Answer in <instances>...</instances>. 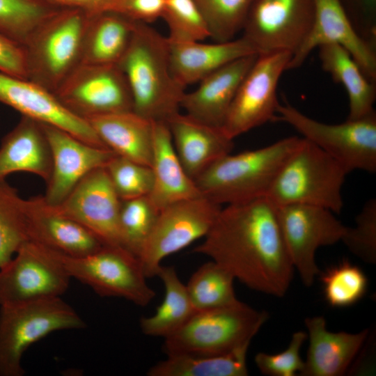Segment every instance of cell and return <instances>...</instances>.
I'll return each mask as SVG.
<instances>
[{"label":"cell","instance_id":"obj_1","mask_svg":"<svg viewBox=\"0 0 376 376\" xmlns=\"http://www.w3.org/2000/svg\"><path fill=\"white\" fill-rule=\"evenodd\" d=\"M192 253L210 257L248 288L283 297L293 277L277 217L267 196L222 207Z\"/></svg>","mask_w":376,"mask_h":376},{"label":"cell","instance_id":"obj_2","mask_svg":"<svg viewBox=\"0 0 376 376\" xmlns=\"http://www.w3.org/2000/svg\"><path fill=\"white\" fill-rule=\"evenodd\" d=\"M117 65L127 81L135 113L166 123L180 112L185 88L172 73L166 37L148 24L137 22Z\"/></svg>","mask_w":376,"mask_h":376},{"label":"cell","instance_id":"obj_3","mask_svg":"<svg viewBox=\"0 0 376 376\" xmlns=\"http://www.w3.org/2000/svg\"><path fill=\"white\" fill-rule=\"evenodd\" d=\"M301 139L289 136L260 148L227 154L194 182L203 196L221 206L265 197Z\"/></svg>","mask_w":376,"mask_h":376},{"label":"cell","instance_id":"obj_4","mask_svg":"<svg viewBox=\"0 0 376 376\" xmlns=\"http://www.w3.org/2000/svg\"><path fill=\"white\" fill-rule=\"evenodd\" d=\"M348 173L337 160L301 137L281 166L266 196L276 206L307 204L339 214Z\"/></svg>","mask_w":376,"mask_h":376},{"label":"cell","instance_id":"obj_5","mask_svg":"<svg viewBox=\"0 0 376 376\" xmlns=\"http://www.w3.org/2000/svg\"><path fill=\"white\" fill-rule=\"evenodd\" d=\"M89 15L65 8L42 22L24 43L28 79L54 93L81 63Z\"/></svg>","mask_w":376,"mask_h":376},{"label":"cell","instance_id":"obj_6","mask_svg":"<svg viewBox=\"0 0 376 376\" xmlns=\"http://www.w3.org/2000/svg\"><path fill=\"white\" fill-rule=\"evenodd\" d=\"M268 318L240 301L228 306L196 311L179 329L164 338L167 356L221 355L246 345Z\"/></svg>","mask_w":376,"mask_h":376},{"label":"cell","instance_id":"obj_7","mask_svg":"<svg viewBox=\"0 0 376 376\" xmlns=\"http://www.w3.org/2000/svg\"><path fill=\"white\" fill-rule=\"evenodd\" d=\"M85 327L61 297L0 306V376L23 375L24 353L52 332Z\"/></svg>","mask_w":376,"mask_h":376},{"label":"cell","instance_id":"obj_8","mask_svg":"<svg viewBox=\"0 0 376 376\" xmlns=\"http://www.w3.org/2000/svg\"><path fill=\"white\" fill-rule=\"evenodd\" d=\"M275 119L282 120L331 156L347 171H376V113L327 124L305 115L285 102L279 104Z\"/></svg>","mask_w":376,"mask_h":376},{"label":"cell","instance_id":"obj_9","mask_svg":"<svg viewBox=\"0 0 376 376\" xmlns=\"http://www.w3.org/2000/svg\"><path fill=\"white\" fill-rule=\"evenodd\" d=\"M56 253L71 278L88 285L100 296L122 297L143 307L156 295L146 282L139 258L124 248L104 246L83 257Z\"/></svg>","mask_w":376,"mask_h":376},{"label":"cell","instance_id":"obj_10","mask_svg":"<svg viewBox=\"0 0 376 376\" xmlns=\"http://www.w3.org/2000/svg\"><path fill=\"white\" fill-rule=\"evenodd\" d=\"M221 208V205L199 196L160 210L139 257L146 276H157L166 257L205 237Z\"/></svg>","mask_w":376,"mask_h":376},{"label":"cell","instance_id":"obj_11","mask_svg":"<svg viewBox=\"0 0 376 376\" xmlns=\"http://www.w3.org/2000/svg\"><path fill=\"white\" fill-rule=\"evenodd\" d=\"M70 279L56 251L29 240L0 268V306L60 297Z\"/></svg>","mask_w":376,"mask_h":376},{"label":"cell","instance_id":"obj_12","mask_svg":"<svg viewBox=\"0 0 376 376\" xmlns=\"http://www.w3.org/2000/svg\"><path fill=\"white\" fill-rule=\"evenodd\" d=\"M277 217L290 261L306 286L320 273L315 256L321 246L342 240L347 226L323 207L307 204L276 206Z\"/></svg>","mask_w":376,"mask_h":376},{"label":"cell","instance_id":"obj_13","mask_svg":"<svg viewBox=\"0 0 376 376\" xmlns=\"http://www.w3.org/2000/svg\"><path fill=\"white\" fill-rule=\"evenodd\" d=\"M313 0H253L242 31L258 55L287 52L292 55L313 22Z\"/></svg>","mask_w":376,"mask_h":376},{"label":"cell","instance_id":"obj_14","mask_svg":"<svg viewBox=\"0 0 376 376\" xmlns=\"http://www.w3.org/2000/svg\"><path fill=\"white\" fill-rule=\"evenodd\" d=\"M292 54L287 52L258 55L242 81L222 126L234 139L276 118L280 77Z\"/></svg>","mask_w":376,"mask_h":376},{"label":"cell","instance_id":"obj_15","mask_svg":"<svg viewBox=\"0 0 376 376\" xmlns=\"http://www.w3.org/2000/svg\"><path fill=\"white\" fill-rule=\"evenodd\" d=\"M54 93L65 108L84 119L133 110L127 81L117 64L81 63Z\"/></svg>","mask_w":376,"mask_h":376},{"label":"cell","instance_id":"obj_16","mask_svg":"<svg viewBox=\"0 0 376 376\" xmlns=\"http://www.w3.org/2000/svg\"><path fill=\"white\" fill-rule=\"evenodd\" d=\"M120 205L121 200L102 167L85 175L60 204L50 206L84 226L104 246L124 248L119 226Z\"/></svg>","mask_w":376,"mask_h":376},{"label":"cell","instance_id":"obj_17","mask_svg":"<svg viewBox=\"0 0 376 376\" xmlns=\"http://www.w3.org/2000/svg\"><path fill=\"white\" fill-rule=\"evenodd\" d=\"M314 17L306 39L292 55L288 70L300 67L311 51L320 46L336 44L345 49L364 75L376 81L375 44L355 29L341 0H313Z\"/></svg>","mask_w":376,"mask_h":376},{"label":"cell","instance_id":"obj_18","mask_svg":"<svg viewBox=\"0 0 376 376\" xmlns=\"http://www.w3.org/2000/svg\"><path fill=\"white\" fill-rule=\"evenodd\" d=\"M42 124L53 162L45 194L42 196L46 203L56 206L85 175L105 167L116 154L108 148L88 144L61 128Z\"/></svg>","mask_w":376,"mask_h":376},{"label":"cell","instance_id":"obj_19","mask_svg":"<svg viewBox=\"0 0 376 376\" xmlns=\"http://www.w3.org/2000/svg\"><path fill=\"white\" fill-rule=\"evenodd\" d=\"M0 102L22 116L61 128L88 144L107 148L85 119L65 108L53 92L29 79L0 72Z\"/></svg>","mask_w":376,"mask_h":376},{"label":"cell","instance_id":"obj_20","mask_svg":"<svg viewBox=\"0 0 376 376\" xmlns=\"http://www.w3.org/2000/svg\"><path fill=\"white\" fill-rule=\"evenodd\" d=\"M166 124L178 159L194 180L230 153L234 147V139L222 127L207 124L186 113H176Z\"/></svg>","mask_w":376,"mask_h":376},{"label":"cell","instance_id":"obj_21","mask_svg":"<svg viewBox=\"0 0 376 376\" xmlns=\"http://www.w3.org/2000/svg\"><path fill=\"white\" fill-rule=\"evenodd\" d=\"M258 54L237 59L202 79L185 92L181 102L185 113L207 124L222 127L237 91Z\"/></svg>","mask_w":376,"mask_h":376},{"label":"cell","instance_id":"obj_22","mask_svg":"<svg viewBox=\"0 0 376 376\" xmlns=\"http://www.w3.org/2000/svg\"><path fill=\"white\" fill-rule=\"evenodd\" d=\"M30 240L70 257L93 253L104 245L84 226L56 212L42 196L28 199Z\"/></svg>","mask_w":376,"mask_h":376},{"label":"cell","instance_id":"obj_23","mask_svg":"<svg viewBox=\"0 0 376 376\" xmlns=\"http://www.w3.org/2000/svg\"><path fill=\"white\" fill-rule=\"evenodd\" d=\"M309 346L304 376H340L349 368L369 334L366 329L358 333L331 332L322 316L306 318Z\"/></svg>","mask_w":376,"mask_h":376},{"label":"cell","instance_id":"obj_24","mask_svg":"<svg viewBox=\"0 0 376 376\" xmlns=\"http://www.w3.org/2000/svg\"><path fill=\"white\" fill-rule=\"evenodd\" d=\"M168 40V39H167ZM169 42L172 73L185 88L199 82L216 70L240 58L257 54L242 36L226 42Z\"/></svg>","mask_w":376,"mask_h":376},{"label":"cell","instance_id":"obj_25","mask_svg":"<svg viewBox=\"0 0 376 376\" xmlns=\"http://www.w3.org/2000/svg\"><path fill=\"white\" fill-rule=\"evenodd\" d=\"M52 154L43 124L22 116L0 145V179L15 172L38 175L46 183L52 171Z\"/></svg>","mask_w":376,"mask_h":376},{"label":"cell","instance_id":"obj_26","mask_svg":"<svg viewBox=\"0 0 376 376\" xmlns=\"http://www.w3.org/2000/svg\"><path fill=\"white\" fill-rule=\"evenodd\" d=\"M106 147L117 155L151 167L154 122L133 110L85 119Z\"/></svg>","mask_w":376,"mask_h":376},{"label":"cell","instance_id":"obj_27","mask_svg":"<svg viewBox=\"0 0 376 376\" xmlns=\"http://www.w3.org/2000/svg\"><path fill=\"white\" fill-rule=\"evenodd\" d=\"M151 169L153 185L148 197L159 211L172 203L202 196L178 159L166 123L154 122Z\"/></svg>","mask_w":376,"mask_h":376},{"label":"cell","instance_id":"obj_28","mask_svg":"<svg viewBox=\"0 0 376 376\" xmlns=\"http://www.w3.org/2000/svg\"><path fill=\"white\" fill-rule=\"evenodd\" d=\"M136 23L116 11L89 15L81 63L118 64L131 42Z\"/></svg>","mask_w":376,"mask_h":376},{"label":"cell","instance_id":"obj_29","mask_svg":"<svg viewBox=\"0 0 376 376\" xmlns=\"http://www.w3.org/2000/svg\"><path fill=\"white\" fill-rule=\"evenodd\" d=\"M318 49L322 69L347 93V119L361 118L375 112V82L364 75L350 53L336 44L324 45Z\"/></svg>","mask_w":376,"mask_h":376},{"label":"cell","instance_id":"obj_30","mask_svg":"<svg viewBox=\"0 0 376 376\" xmlns=\"http://www.w3.org/2000/svg\"><path fill=\"white\" fill-rule=\"evenodd\" d=\"M157 276L164 284V297L154 315L141 318L140 327L145 335L165 338L184 325L196 311L174 267L162 265Z\"/></svg>","mask_w":376,"mask_h":376},{"label":"cell","instance_id":"obj_31","mask_svg":"<svg viewBox=\"0 0 376 376\" xmlns=\"http://www.w3.org/2000/svg\"><path fill=\"white\" fill-rule=\"evenodd\" d=\"M249 345L221 355L175 354L156 363L149 376H246Z\"/></svg>","mask_w":376,"mask_h":376},{"label":"cell","instance_id":"obj_32","mask_svg":"<svg viewBox=\"0 0 376 376\" xmlns=\"http://www.w3.org/2000/svg\"><path fill=\"white\" fill-rule=\"evenodd\" d=\"M235 279L228 270L213 260L202 265L186 285L194 309L203 311L238 303L233 286Z\"/></svg>","mask_w":376,"mask_h":376},{"label":"cell","instance_id":"obj_33","mask_svg":"<svg viewBox=\"0 0 376 376\" xmlns=\"http://www.w3.org/2000/svg\"><path fill=\"white\" fill-rule=\"evenodd\" d=\"M29 240L28 199L21 198L5 179H0V268Z\"/></svg>","mask_w":376,"mask_h":376},{"label":"cell","instance_id":"obj_34","mask_svg":"<svg viewBox=\"0 0 376 376\" xmlns=\"http://www.w3.org/2000/svg\"><path fill=\"white\" fill-rule=\"evenodd\" d=\"M56 10L45 0H0V33L23 46L35 29Z\"/></svg>","mask_w":376,"mask_h":376},{"label":"cell","instance_id":"obj_35","mask_svg":"<svg viewBox=\"0 0 376 376\" xmlns=\"http://www.w3.org/2000/svg\"><path fill=\"white\" fill-rule=\"evenodd\" d=\"M159 212L148 196L121 201L119 226L123 245L138 258Z\"/></svg>","mask_w":376,"mask_h":376},{"label":"cell","instance_id":"obj_36","mask_svg":"<svg viewBox=\"0 0 376 376\" xmlns=\"http://www.w3.org/2000/svg\"><path fill=\"white\" fill-rule=\"evenodd\" d=\"M326 301L332 307L352 306L360 300L368 288V279L357 265L345 260L322 274Z\"/></svg>","mask_w":376,"mask_h":376},{"label":"cell","instance_id":"obj_37","mask_svg":"<svg viewBox=\"0 0 376 376\" xmlns=\"http://www.w3.org/2000/svg\"><path fill=\"white\" fill-rule=\"evenodd\" d=\"M215 42L234 39L242 31L253 0H195Z\"/></svg>","mask_w":376,"mask_h":376},{"label":"cell","instance_id":"obj_38","mask_svg":"<svg viewBox=\"0 0 376 376\" xmlns=\"http://www.w3.org/2000/svg\"><path fill=\"white\" fill-rule=\"evenodd\" d=\"M162 17L169 41H203L210 38L206 22L195 0H166Z\"/></svg>","mask_w":376,"mask_h":376},{"label":"cell","instance_id":"obj_39","mask_svg":"<svg viewBox=\"0 0 376 376\" xmlns=\"http://www.w3.org/2000/svg\"><path fill=\"white\" fill-rule=\"evenodd\" d=\"M105 169L121 201L148 196L150 193L153 185L150 166L116 155Z\"/></svg>","mask_w":376,"mask_h":376},{"label":"cell","instance_id":"obj_40","mask_svg":"<svg viewBox=\"0 0 376 376\" xmlns=\"http://www.w3.org/2000/svg\"><path fill=\"white\" fill-rule=\"evenodd\" d=\"M356 256L367 263L376 262V200L371 198L357 214L355 225L347 227L341 240Z\"/></svg>","mask_w":376,"mask_h":376},{"label":"cell","instance_id":"obj_41","mask_svg":"<svg viewBox=\"0 0 376 376\" xmlns=\"http://www.w3.org/2000/svg\"><path fill=\"white\" fill-rule=\"evenodd\" d=\"M307 334L303 331L294 333L288 347L281 352L270 354L259 352L255 356V363L260 371L270 376H295L301 373L304 361L299 352Z\"/></svg>","mask_w":376,"mask_h":376},{"label":"cell","instance_id":"obj_42","mask_svg":"<svg viewBox=\"0 0 376 376\" xmlns=\"http://www.w3.org/2000/svg\"><path fill=\"white\" fill-rule=\"evenodd\" d=\"M0 72L28 79L24 46L0 33Z\"/></svg>","mask_w":376,"mask_h":376},{"label":"cell","instance_id":"obj_43","mask_svg":"<svg viewBox=\"0 0 376 376\" xmlns=\"http://www.w3.org/2000/svg\"><path fill=\"white\" fill-rule=\"evenodd\" d=\"M165 4L166 0H120L113 11L148 24L162 17Z\"/></svg>","mask_w":376,"mask_h":376},{"label":"cell","instance_id":"obj_44","mask_svg":"<svg viewBox=\"0 0 376 376\" xmlns=\"http://www.w3.org/2000/svg\"><path fill=\"white\" fill-rule=\"evenodd\" d=\"M359 12L355 24L357 31L367 40H376V0H354Z\"/></svg>","mask_w":376,"mask_h":376},{"label":"cell","instance_id":"obj_45","mask_svg":"<svg viewBox=\"0 0 376 376\" xmlns=\"http://www.w3.org/2000/svg\"><path fill=\"white\" fill-rule=\"evenodd\" d=\"M54 5L79 9L88 15L113 11L120 0H45Z\"/></svg>","mask_w":376,"mask_h":376}]
</instances>
